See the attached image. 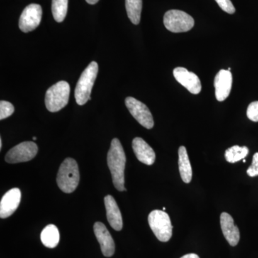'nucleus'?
Here are the masks:
<instances>
[{
	"mask_svg": "<svg viewBox=\"0 0 258 258\" xmlns=\"http://www.w3.org/2000/svg\"><path fill=\"white\" fill-rule=\"evenodd\" d=\"M220 225L222 233L231 246L237 245L240 239V230L234 223V220L227 212H222L220 215Z\"/></svg>",
	"mask_w": 258,
	"mask_h": 258,
	"instance_id": "nucleus-14",
	"label": "nucleus"
},
{
	"mask_svg": "<svg viewBox=\"0 0 258 258\" xmlns=\"http://www.w3.org/2000/svg\"><path fill=\"white\" fill-rule=\"evenodd\" d=\"M132 147L139 161L149 166L154 164L156 159L155 152L143 139L139 137L134 139L132 142Z\"/></svg>",
	"mask_w": 258,
	"mask_h": 258,
	"instance_id": "nucleus-15",
	"label": "nucleus"
},
{
	"mask_svg": "<svg viewBox=\"0 0 258 258\" xmlns=\"http://www.w3.org/2000/svg\"><path fill=\"white\" fill-rule=\"evenodd\" d=\"M125 9L132 23L139 25L142 14V0H125Z\"/></svg>",
	"mask_w": 258,
	"mask_h": 258,
	"instance_id": "nucleus-19",
	"label": "nucleus"
},
{
	"mask_svg": "<svg viewBox=\"0 0 258 258\" xmlns=\"http://www.w3.org/2000/svg\"><path fill=\"white\" fill-rule=\"evenodd\" d=\"M105 207H106L107 220L110 225L115 230L120 231L123 228V220L118 205L114 198L111 195H107L104 198Z\"/></svg>",
	"mask_w": 258,
	"mask_h": 258,
	"instance_id": "nucleus-16",
	"label": "nucleus"
},
{
	"mask_svg": "<svg viewBox=\"0 0 258 258\" xmlns=\"http://www.w3.org/2000/svg\"><path fill=\"white\" fill-rule=\"evenodd\" d=\"M178 154H179V162L178 163H179L180 176L184 183L189 184L192 178V169H191L186 148L183 146L180 147Z\"/></svg>",
	"mask_w": 258,
	"mask_h": 258,
	"instance_id": "nucleus-17",
	"label": "nucleus"
},
{
	"mask_svg": "<svg viewBox=\"0 0 258 258\" xmlns=\"http://www.w3.org/2000/svg\"><path fill=\"white\" fill-rule=\"evenodd\" d=\"M164 26L169 31L179 33L189 31L195 25L192 17L181 10H171L164 16Z\"/></svg>",
	"mask_w": 258,
	"mask_h": 258,
	"instance_id": "nucleus-6",
	"label": "nucleus"
},
{
	"mask_svg": "<svg viewBox=\"0 0 258 258\" xmlns=\"http://www.w3.org/2000/svg\"><path fill=\"white\" fill-rule=\"evenodd\" d=\"M2 147H3V141L0 139V149H2Z\"/></svg>",
	"mask_w": 258,
	"mask_h": 258,
	"instance_id": "nucleus-28",
	"label": "nucleus"
},
{
	"mask_svg": "<svg viewBox=\"0 0 258 258\" xmlns=\"http://www.w3.org/2000/svg\"><path fill=\"white\" fill-rule=\"evenodd\" d=\"M245 161H245V159H243V162H244V163H245Z\"/></svg>",
	"mask_w": 258,
	"mask_h": 258,
	"instance_id": "nucleus-31",
	"label": "nucleus"
},
{
	"mask_svg": "<svg viewBox=\"0 0 258 258\" xmlns=\"http://www.w3.org/2000/svg\"><path fill=\"white\" fill-rule=\"evenodd\" d=\"M86 2L90 5H95L98 3L99 0H86Z\"/></svg>",
	"mask_w": 258,
	"mask_h": 258,
	"instance_id": "nucleus-27",
	"label": "nucleus"
},
{
	"mask_svg": "<svg viewBox=\"0 0 258 258\" xmlns=\"http://www.w3.org/2000/svg\"><path fill=\"white\" fill-rule=\"evenodd\" d=\"M42 244L49 248H54L60 241V233L58 229L54 225L46 226L42 231L40 236Z\"/></svg>",
	"mask_w": 258,
	"mask_h": 258,
	"instance_id": "nucleus-18",
	"label": "nucleus"
},
{
	"mask_svg": "<svg viewBox=\"0 0 258 258\" xmlns=\"http://www.w3.org/2000/svg\"><path fill=\"white\" fill-rule=\"evenodd\" d=\"M42 16V10L40 5H29L20 15L19 28L25 33L33 31L40 25Z\"/></svg>",
	"mask_w": 258,
	"mask_h": 258,
	"instance_id": "nucleus-9",
	"label": "nucleus"
},
{
	"mask_svg": "<svg viewBox=\"0 0 258 258\" xmlns=\"http://www.w3.org/2000/svg\"><path fill=\"white\" fill-rule=\"evenodd\" d=\"M94 233L101 245L102 252L106 257H111L115 252V243L111 234L104 224L97 222L94 224Z\"/></svg>",
	"mask_w": 258,
	"mask_h": 258,
	"instance_id": "nucleus-11",
	"label": "nucleus"
},
{
	"mask_svg": "<svg viewBox=\"0 0 258 258\" xmlns=\"http://www.w3.org/2000/svg\"><path fill=\"white\" fill-rule=\"evenodd\" d=\"M125 103L131 114L142 126L147 129L154 127V122L152 113L144 103L133 97H127Z\"/></svg>",
	"mask_w": 258,
	"mask_h": 258,
	"instance_id": "nucleus-7",
	"label": "nucleus"
},
{
	"mask_svg": "<svg viewBox=\"0 0 258 258\" xmlns=\"http://www.w3.org/2000/svg\"><path fill=\"white\" fill-rule=\"evenodd\" d=\"M14 111V106L11 103L5 101L0 102V120L8 118Z\"/></svg>",
	"mask_w": 258,
	"mask_h": 258,
	"instance_id": "nucleus-22",
	"label": "nucleus"
},
{
	"mask_svg": "<svg viewBox=\"0 0 258 258\" xmlns=\"http://www.w3.org/2000/svg\"><path fill=\"white\" fill-rule=\"evenodd\" d=\"M174 77L181 86L192 94H199L201 92V81L196 74L187 71L182 67L176 68L173 71Z\"/></svg>",
	"mask_w": 258,
	"mask_h": 258,
	"instance_id": "nucleus-10",
	"label": "nucleus"
},
{
	"mask_svg": "<svg viewBox=\"0 0 258 258\" xmlns=\"http://www.w3.org/2000/svg\"><path fill=\"white\" fill-rule=\"evenodd\" d=\"M149 226L161 242H168L172 236V225L170 217L166 212L161 210H154L148 217Z\"/></svg>",
	"mask_w": 258,
	"mask_h": 258,
	"instance_id": "nucleus-5",
	"label": "nucleus"
},
{
	"mask_svg": "<svg viewBox=\"0 0 258 258\" xmlns=\"http://www.w3.org/2000/svg\"><path fill=\"white\" fill-rule=\"evenodd\" d=\"M80 174L77 162L72 158H67L59 168L57 184L64 193L74 192L79 186Z\"/></svg>",
	"mask_w": 258,
	"mask_h": 258,
	"instance_id": "nucleus-2",
	"label": "nucleus"
},
{
	"mask_svg": "<svg viewBox=\"0 0 258 258\" xmlns=\"http://www.w3.org/2000/svg\"><path fill=\"white\" fill-rule=\"evenodd\" d=\"M98 72V64L93 61L85 69L78 81L75 90V98L80 106L91 100V93Z\"/></svg>",
	"mask_w": 258,
	"mask_h": 258,
	"instance_id": "nucleus-3",
	"label": "nucleus"
},
{
	"mask_svg": "<svg viewBox=\"0 0 258 258\" xmlns=\"http://www.w3.org/2000/svg\"><path fill=\"white\" fill-rule=\"evenodd\" d=\"M69 83L66 81H60L51 86L45 94V106L50 112H57L66 106L69 101Z\"/></svg>",
	"mask_w": 258,
	"mask_h": 258,
	"instance_id": "nucleus-4",
	"label": "nucleus"
},
{
	"mask_svg": "<svg viewBox=\"0 0 258 258\" xmlns=\"http://www.w3.org/2000/svg\"><path fill=\"white\" fill-rule=\"evenodd\" d=\"M232 86V75L227 70H221L215 76V96L217 101H224L228 98Z\"/></svg>",
	"mask_w": 258,
	"mask_h": 258,
	"instance_id": "nucleus-13",
	"label": "nucleus"
},
{
	"mask_svg": "<svg viewBox=\"0 0 258 258\" xmlns=\"http://www.w3.org/2000/svg\"><path fill=\"white\" fill-rule=\"evenodd\" d=\"M247 174L250 177L258 176V152L254 154L252 164L247 169Z\"/></svg>",
	"mask_w": 258,
	"mask_h": 258,
	"instance_id": "nucleus-25",
	"label": "nucleus"
},
{
	"mask_svg": "<svg viewBox=\"0 0 258 258\" xmlns=\"http://www.w3.org/2000/svg\"><path fill=\"white\" fill-rule=\"evenodd\" d=\"M247 116L252 121L258 122V101L252 102L247 107Z\"/></svg>",
	"mask_w": 258,
	"mask_h": 258,
	"instance_id": "nucleus-23",
	"label": "nucleus"
},
{
	"mask_svg": "<svg viewBox=\"0 0 258 258\" xmlns=\"http://www.w3.org/2000/svg\"><path fill=\"white\" fill-rule=\"evenodd\" d=\"M180 258H200L198 254L195 253L186 254L185 255Z\"/></svg>",
	"mask_w": 258,
	"mask_h": 258,
	"instance_id": "nucleus-26",
	"label": "nucleus"
},
{
	"mask_svg": "<svg viewBox=\"0 0 258 258\" xmlns=\"http://www.w3.org/2000/svg\"><path fill=\"white\" fill-rule=\"evenodd\" d=\"M163 210H164V211H165L166 208H163Z\"/></svg>",
	"mask_w": 258,
	"mask_h": 258,
	"instance_id": "nucleus-30",
	"label": "nucleus"
},
{
	"mask_svg": "<svg viewBox=\"0 0 258 258\" xmlns=\"http://www.w3.org/2000/svg\"><path fill=\"white\" fill-rule=\"evenodd\" d=\"M249 149L247 147H241L237 145L233 146L226 150L225 159L228 162L236 163L244 159L247 157Z\"/></svg>",
	"mask_w": 258,
	"mask_h": 258,
	"instance_id": "nucleus-20",
	"label": "nucleus"
},
{
	"mask_svg": "<svg viewBox=\"0 0 258 258\" xmlns=\"http://www.w3.org/2000/svg\"><path fill=\"white\" fill-rule=\"evenodd\" d=\"M220 8L228 14H234L235 8L230 0H215Z\"/></svg>",
	"mask_w": 258,
	"mask_h": 258,
	"instance_id": "nucleus-24",
	"label": "nucleus"
},
{
	"mask_svg": "<svg viewBox=\"0 0 258 258\" xmlns=\"http://www.w3.org/2000/svg\"><path fill=\"white\" fill-rule=\"evenodd\" d=\"M36 139H37L36 137H33V140H34V141L36 140Z\"/></svg>",
	"mask_w": 258,
	"mask_h": 258,
	"instance_id": "nucleus-29",
	"label": "nucleus"
},
{
	"mask_svg": "<svg viewBox=\"0 0 258 258\" xmlns=\"http://www.w3.org/2000/svg\"><path fill=\"white\" fill-rule=\"evenodd\" d=\"M38 152L37 144L32 142H25L10 149L5 156V161L9 164L27 162L32 160Z\"/></svg>",
	"mask_w": 258,
	"mask_h": 258,
	"instance_id": "nucleus-8",
	"label": "nucleus"
},
{
	"mask_svg": "<svg viewBox=\"0 0 258 258\" xmlns=\"http://www.w3.org/2000/svg\"><path fill=\"white\" fill-rule=\"evenodd\" d=\"M125 158L124 150L118 139H113L107 156V162L111 171L114 186L118 191H125L124 171Z\"/></svg>",
	"mask_w": 258,
	"mask_h": 258,
	"instance_id": "nucleus-1",
	"label": "nucleus"
},
{
	"mask_svg": "<svg viewBox=\"0 0 258 258\" xmlns=\"http://www.w3.org/2000/svg\"><path fill=\"white\" fill-rule=\"evenodd\" d=\"M21 200V191L13 188L5 194L0 202V217L7 218L13 215L19 207Z\"/></svg>",
	"mask_w": 258,
	"mask_h": 258,
	"instance_id": "nucleus-12",
	"label": "nucleus"
},
{
	"mask_svg": "<svg viewBox=\"0 0 258 258\" xmlns=\"http://www.w3.org/2000/svg\"><path fill=\"white\" fill-rule=\"evenodd\" d=\"M69 0H52V13L57 23H62L66 18L68 12Z\"/></svg>",
	"mask_w": 258,
	"mask_h": 258,
	"instance_id": "nucleus-21",
	"label": "nucleus"
}]
</instances>
